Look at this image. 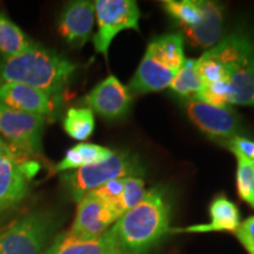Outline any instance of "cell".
<instances>
[{"label":"cell","instance_id":"cell-6","mask_svg":"<svg viewBox=\"0 0 254 254\" xmlns=\"http://www.w3.org/2000/svg\"><path fill=\"white\" fill-rule=\"evenodd\" d=\"M45 122V117L20 112L0 104V136L27 157L40 154Z\"/></svg>","mask_w":254,"mask_h":254},{"label":"cell","instance_id":"cell-30","mask_svg":"<svg viewBox=\"0 0 254 254\" xmlns=\"http://www.w3.org/2000/svg\"><path fill=\"white\" fill-rule=\"evenodd\" d=\"M80 167H84L81 155L78 153V151L74 147H72L66 152L63 160L56 165L55 171L56 172H68V171L78 170Z\"/></svg>","mask_w":254,"mask_h":254},{"label":"cell","instance_id":"cell-3","mask_svg":"<svg viewBox=\"0 0 254 254\" xmlns=\"http://www.w3.org/2000/svg\"><path fill=\"white\" fill-rule=\"evenodd\" d=\"M144 166L135 154L127 151L113 152L100 164L84 166L62 174V183L68 195L79 202L88 193L114 179L144 176Z\"/></svg>","mask_w":254,"mask_h":254},{"label":"cell","instance_id":"cell-23","mask_svg":"<svg viewBox=\"0 0 254 254\" xmlns=\"http://www.w3.org/2000/svg\"><path fill=\"white\" fill-rule=\"evenodd\" d=\"M237 190L240 199L254 208V165L237 157Z\"/></svg>","mask_w":254,"mask_h":254},{"label":"cell","instance_id":"cell-10","mask_svg":"<svg viewBox=\"0 0 254 254\" xmlns=\"http://www.w3.org/2000/svg\"><path fill=\"white\" fill-rule=\"evenodd\" d=\"M94 2L77 0L63 8L58 19V32L68 45L81 47L90 39L94 26Z\"/></svg>","mask_w":254,"mask_h":254},{"label":"cell","instance_id":"cell-2","mask_svg":"<svg viewBox=\"0 0 254 254\" xmlns=\"http://www.w3.org/2000/svg\"><path fill=\"white\" fill-rule=\"evenodd\" d=\"M77 71V65L36 44L33 49L0 62V85L23 84L58 97Z\"/></svg>","mask_w":254,"mask_h":254},{"label":"cell","instance_id":"cell-13","mask_svg":"<svg viewBox=\"0 0 254 254\" xmlns=\"http://www.w3.org/2000/svg\"><path fill=\"white\" fill-rule=\"evenodd\" d=\"M228 104L254 106V45L225 67Z\"/></svg>","mask_w":254,"mask_h":254},{"label":"cell","instance_id":"cell-28","mask_svg":"<svg viewBox=\"0 0 254 254\" xmlns=\"http://www.w3.org/2000/svg\"><path fill=\"white\" fill-rule=\"evenodd\" d=\"M225 146H227L237 157H240L250 161L254 165V141L244 136H234L231 140L225 141Z\"/></svg>","mask_w":254,"mask_h":254},{"label":"cell","instance_id":"cell-24","mask_svg":"<svg viewBox=\"0 0 254 254\" xmlns=\"http://www.w3.org/2000/svg\"><path fill=\"white\" fill-rule=\"evenodd\" d=\"M146 194L145 183L139 177L125 178V185H124L123 194L120 196L118 202V212L122 217L129 209L134 208L139 202L144 199Z\"/></svg>","mask_w":254,"mask_h":254},{"label":"cell","instance_id":"cell-19","mask_svg":"<svg viewBox=\"0 0 254 254\" xmlns=\"http://www.w3.org/2000/svg\"><path fill=\"white\" fill-rule=\"evenodd\" d=\"M36 46L20 27L4 13H0V52L4 57H15Z\"/></svg>","mask_w":254,"mask_h":254},{"label":"cell","instance_id":"cell-22","mask_svg":"<svg viewBox=\"0 0 254 254\" xmlns=\"http://www.w3.org/2000/svg\"><path fill=\"white\" fill-rule=\"evenodd\" d=\"M163 7L166 13L176 20L183 30L192 27L199 23L201 13L198 6V1L193 0H166L163 2Z\"/></svg>","mask_w":254,"mask_h":254},{"label":"cell","instance_id":"cell-25","mask_svg":"<svg viewBox=\"0 0 254 254\" xmlns=\"http://www.w3.org/2000/svg\"><path fill=\"white\" fill-rule=\"evenodd\" d=\"M195 99L202 100L211 105H215V106H225V105L228 104L227 81L220 80L204 85Z\"/></svg>","mask_w":254,"mask_h":254},{"label":"cell","instance_id":"cell-11","mask_svg":"<svg viewBox=\"0 0 254 254\" xmlns=\"http://www.w3.org/2000/svg\"><path fill=\"white\" fill-rule=\"evenodd\" d=\"M0 104L46 118L57 111L58 97L23 84H2L0 85Z\"/></svg>","mask_w":254,"mask_h":254},{"label":"cell","instance_id":"cell-12","mask_svg":"<svg viewBox=\"0 0 254 254\" xmlns=\"http://www.w3.org/2000/svg\"><path fill=\"white\" fill-rule=\"evenodd\" d=\"M28 158L0 154V213L20 204L28 193L24 163Z\"/></svg>","mask_w":254,"mask_h":254},{"label":"cell","instance_id":"cell-21","mask_svg":"<svg viewBox=\"0 0 254 254\" xmlns=\"http://www.w3.org/2000/svg\"><path fill=\"white\" fill-rule=\"evenodd\" d=\"M65 132L75 140H86L94 132V114L86 107H72L63 120Z\"/></svg>","mask_w":254,"mask_h":254},{"label":"cell","instance_id":"cell-7","mask_svg":"<svg viewBox=\"0 0 254 254\" xmlns=\"http://www.w3.org/2000/svg\"><path fill=\"white\" fill-rule=\"evenodd\" d=\"M185 109L187 116L200 131L221 144L238 136L241 131L239 116L227 105L215 106L193 98L187 99Z\"/></svg>","mask_w":254,"mask_h":254},{"label":"cell","instance_id":"cell-31","mask_svg":"<svg viewBox=\"0 0 254 254\" xmlns=\"http://www.w3.org/2000/svg\"><path fill=\"white\" fill-rule=\"evenodd\" d=\"M0 154H6V155H12V157H18V158H27V155L21 153L20 151L15 150L14 147H12L8 142H6L4 139L0 136Z\"/></svg>","mask_w":254,"mask_h":254},{"label":"cell","instance_id":"cell-4","mask_svg":"<svg viewBox=\"0 0 254 254\" xmlns=\"http://www.w3.org/2000/svg\"><path fill=\"white\" fill-rule=\"evenodd\" d=\"M59 220L50 211L30 212L0 227V254H43Z\"/></svg>","mask_w":254,"mask_h":254},{"label":"cell","instance_id":"cell-27","mask_svg":"<svg viewBox=\"0 0 254 254\" xmlns=\"http://www.w3.org/2000/svg\"><path fill=\"white\" fill-rule=\"evenodd\" d=\"M73 147L81 155L82 161H84V166H90V165L103 163V161L109 159L113 153V151H111L107 147H103V146L94 144H85V142L73 146Z\"/></svg>","mask_w":254,"mask_h":254},{"label":"cell","instance_id":"cell-5","mask_svg":"<svg viewBox=\"0 0 254 254\" xmlns=\"http://www.w3.org/2000/svg\"><path fill=\"white\" fill-rule=\"evenodd\" d=\"M98 32L93 37L97 53L107 59L114 38L124 30L139 31L140 9L133 0H98L94 2Z\"/></svg>","mask_w":254,"mask_h":254},{"label":"cell","instance_id":"cell-8","mask_svg":"<svg viewBox=\"0 0 254 254\" xmlns=\"http://www.w3.org/2000/svg\"><path fill=\"white\" fill-rule=\"evenodd\" d=\"M119 219L117 212L93 193L78 202L77 214L67 233L78 239H95L103 236Z\"/></svg>","mask_w":254,"mask_h":254},{"label":"cell","instance_id":"cell-26","mask_svg":"<svg viewBox=\"0 0 254 254\" xmlns=\"http://www.w3.org/2000/svg\"><path fill=\"white\" fill-rule=\"evenodd\" d=\"M124 185H125V178H120V179H114L104 184L103 186L98 187V189H95L90 193H93L94 195L100 198L107 205H110L120 218V214L118 212V202L120 200V196L123 194Z\"/></svg>","mask_w":254,"mask_h":254},{"label":"cell","instance_id":"cell-14","mask_svg":"<svg viewBox=\"0 0 254 254\" xmlns=\"http://www.w3.org/2000/svg\"><path fill=\"white\" fill-rule=\"evenodd\" d=\"M200 8L199 23L194 26L185 28L187 39L193 46L213 47L220 40L222 30H224V7L214 1H205V0H196Z\"/></svg>","mask_w":254,"mask_h":254},{"label":"cell","instance_id":"cell-18","mask_svg":"<svg viewBox=\"0 0 254 254\" xmlns=\"http://www.w3.org/2000/svg\"><path fill=\"white\" fill-rule=\"evenodd\" d=\"M146 53L174 72L179 71L186 60L184 55V39L179 33H168L155 38L147 46Z\"/></svg>","mask_w":254,"mask_h":254},{"label":"cell","instance_id":"cell-29","mask_svg":"<svg viewBox=\"0 0 254 254\" xmlns=\"http://www.w3.org/2000/svg\"><path fill=\"white\" fill-rule=\"evenodd\" d=\"M236 234L249 254H254V217H251L240 224Z\"/></svg>","mask_w":254,"mask_h":254},{"label":"cell","instance_id":"cell-15","mask_svg":"<svg viewBox=\"0 0 254 254\" xmlns=\"http://www.w3.org/2000/svg\"><path fill=\"white\" fill-rule=\"evenodd\" d=\"M44 254H119L111 230L95 239H78L66 232L59 234Z\"/></svg>","mask_w":254,"mask_h":254},{"label":"cell","instance_id":"cell-17","mask_svg":"<svg viewBox=\"0 0 254 254\" xmlns=\"http://www.w3.org/2000/svg\"><path fill=\"white\" fill-rule=\"evenodd\" d=\"M211 222L194 225L180 232H236L240 225V213L237 205L225 195H218L209 206Z\"/></svg>","mask_w":254,"mask_h":254},{"label":"cell","instance_id":"cell-20","mask_svg":"<svg viewBox=\"0 0 254 254\" xmlns=\"http://www.w3.org/2000/svg\"><path fill=\"white\" fill-rule=\"evenodd\" d=\"M195 62L196 60L194 59H186L170 85L173 93L185 99L196 98L204 86L196 72Z\"/></svg>","mask_w":254,"mask_h":254},{"label":"cell","instance_id":"cell-9","mask_svg":"<svg viewBox=\"0 0 254 254\" xmlns=\"http://www.w3.org/2000/svg\"><path fill=\"white\" fill-rule=\"evenodd\" d=\"M81 103L101 118L116 122L123 119L129 111L132 95L118 78L110 75L85 95Z\"/></svg>","mask_w":254,"mask_h":254},{"label":"cell","instance_id":"cell-16","mask_svg":"<svg viewBox=\"0 0 254 254\" xmlns=\"http://www.w3.org/2000/svg\"><path fill=\"white\" fill-rule=\"evenodd\" d=\"M176 73L158 63L148 53H145L135 74L129 81L128 91L139 94L163 91L170 86Z\"/></svg>","mask_w":254,"mask_h":254},{"label":"cell","instance_id":"cell-1","mask_svg":"<svg viewBox=\"0 0 254 254\" xmlns=\"http://www.w3.org/2000/svg\"><path fill=\"white\" fill-rule=\"evenodd\" d=\"M171 204L166 192L154 187L110 228L119 254H148L170 228Z\"/></svg>","mask_w":254,"mask_h":254}]
</instances>
